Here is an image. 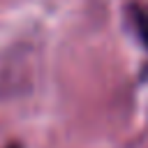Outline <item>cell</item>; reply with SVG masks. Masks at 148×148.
<instances>
[{"instance_id":"obj_1","label":"cell","mask_w":148,"mask_h":148,"mask_svg":"<svg viewBox=\"0 0 148 148\" xmlns=\"http://www.w3.org/2000/svg\"><path fill=\"white\" fill-rule=\"evenodd\" d=\"M132 18H134V28H136L141 42H143L146 49H148V9H143V7H134Z\"/></svg>"},{"instance_id":"obj_2","label":"cell","mask_w":148,"mask_h":148,"mask_svg":"<svg viewBox=\"0 0 148 148\" xmlns=\"http://www.w3.org/2000/svg\"><path fill=\"white\" fill-rule=\"evenodd\" d=\"M12 148H18V146H12Z\"/></svg>"}]
</instances>
